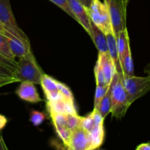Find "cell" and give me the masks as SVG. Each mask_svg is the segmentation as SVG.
Listing matches in <instances>:
<instances>
[{
  "label": "cell",
  "mask_w": 150,
  "mask_h": 150,
  "mask_svg": "<svg viewBox=\"0 0 150 150\" xmlns=\"http://www.w3.org/2000/svg\"><path fill=\"white\" fill-rule=\"evenodd\" d=\"M0 77L15 78V70L11 67L0 64Z\"/></svg>",
  "instance_id": "cell-30"
},
{
  "label": "cell",
  "mask_w": 150,
  "mask_h": 150,
  "mask_svg": "<svg viewBox=\"0 0 150 150\" xmlns=\"http://www.w3.org/2000/svg\"><path fill=\"white\" fill-rule=\"evenodd\" d=\"M0 64H2L4 65L7 66V67H11V68H13L15 70H16V67H17V64H15L13 62H11L10 60L7 59L6 57H4V56L1 55L0 54Z\"/></svg>",
  "instance_id": "cell-32"
},
{
  "label": "cell",
  "mask_w": 150,
  "mask_h": 150,
  "mask_svg": "<svg viewBox=\"0 0 150 150\" xmlns=\"http://www.w3.org/2000/svg\"><path fill=\"white\" fill-rule=\"evenodd\" d=\"M109 85H105V86L97 85L96 90H95V101H94V108L95 109H98V108L100 103L101 100L103 99L105 94L106 93L107 90H108V87H109Z\"/></svg>",
  "instance_id": "cell-22"
},
{
  "label": "cell",
  "mask_w": 150,
  "mask_h": 150,
  "mask_svg": "<svg viewBox=\"0 0 150 150\" xmlns=\"http://www.w3.org/2000/svg\"><path fill=\"white\" fill-rule=\"evenodd\" d=\"M40 85L48 101L57 100L63 98L57 87V80L53 79L48 75L45 74V73L42 75Z\"/></svg>",
  "instance_id": "cell-10"
},
{
  "label": "cell",
  "mask_w": 150,
  "mask_h": 150,
  "mask_svg": "<svg viewBox=\"0 0 150 150\" xmlns=\"http://www.w3.org/2000/svg\"><path fill=\"white\" fill-rule=\"evenodd\" d=\"M7 123V119L4 115L0 114V130H2Z\"/></svg>",
  "instance_id": "cell-35"
},
{
  "label": "cell",
  "mask_w": 150,
  "mask_h": 150,
  "mask_svg": "<svg viewBox=\"0 0 150 150\" xmlns=\"http://www.w3.org/2000/svg\"><path fill=\"white\" fill-rule=\"evenodd\" d=\"M0 54L7 59L10 60L15 64H17V61L16 60V57L13 55L11 49H10V44H9L8 39L6 36L0 34Z\"/></svg>",
  "instance_id": "cell-19"
},
{
  "label": "cell",
  "mask_w": 150,
  "mask_h": 150,
  "mask_svg": "<svg viewBox=\"0 0 150 150\" xmlns=\"http://www.w3.org/2000/svg\"><path fill=\"white\" fill-rule=\"evenodd\" d=\"M116 38H117L119 57H120V64H121L122 60L124 59L125 55L127 54V52L130 50H131L130 49V39H129L127 29H125L122 32H120L118 35V36Z\"/></svg>",
  "instance_id": "cell-15"
},
{
  "label": "cell",
  "mask_w": 150,
  "mask_h": 150,
  "mask_svg": "<svg viewBox=\"0 0 150 150\" xmlns=\"http://www.w3.org/2000/svg\"><path fill=\"white\" fill-rule=\"evenodd\" d=\"M51 118L52 120L53 125L54 127H67V119L66 114H57V113H49Z\"/></svg>",
  "instance_id": "cell-23"
},
{
  "label": "cell",
  "mask_w": 150,
  "mask_h": 150,
  "mask_svg": "<svg viewBox=\"0 0 150 150\" xmlns=\"http://www.w3.org/2000/svg\"><path fill=\"white\" fill-rule=\"evenodd\" d=\"M7 39H8L9 44H10V49H11L15 57H18V59L21 58L27 53V51L29 49H31V48L26 46L25 44L23 43L21 40H19L18 38H7Z\"/></svg>",
  "instance_id": "cell-17"
},
{
  "label": "cell",
  "mask_w": 150,
  "mask_h": 150,
  "mask_svg": "<svg viewBox=\"0 0 150 150\" xmlns=\"http://www.w3.org/2000/svg\"><path fill=\"white\" fill-rule=\"evenodd\" d=\"M45 120V115L42 112L40 111H31L30 113V118L29 120L32 122V124L35 126H39L42 124Z\"/></svg>",
  "instance_id": "cell-28"
},
{
  "label": "cell",
  "mask_w": 150,
  "mask_h": 150,
  "mask_svg": "<svg viewBox=\"0 0 150 150\" xmlns=\"http://www.w3.org/2000/svg\"><path fill=\"white\" fill-rule=\"evenodd\" d=\"M67 1L70 9L76 18V21L83 26L88 35H90L92 22L88 15L87 8L79 0H67Z\"/></svg>",
  "instance_id": "cell-8"
},
{
  "label": "cell",
  "mask_w": 150,
  "mask_h": 150,
  "mask_svg": "<svg viewBox=\"0 0 150 150\" xmlns=\"http://www.w3.org/2000/svg\"><path fill=\"white\" fill-rule=\"evenodd\" d=\"M57 87H58L59 90L60 94L62 96L67 100L70 101L72 103H74V96H73L72 91L70 90V88L65 85L64 83H62V82L57 81Z\"/></svg>",
  "instance_id": "cell-24"
},
{
  "label": "cell",
  "mask_w": 150,
  "mask_h": 150,
  "mask_svg": "<svg viewBox=\"0 0 150 150\" xmlns=\"http://www.w3.org/2000/svg\"><path fill=\"white\" fill-rule=\"evenodd\" d=\"M0 34H1V35H4V36H6L7 38H16V37L14 36L13 35H12L10 32H9L7 30V29H5V27H4V26H3L2 23L0 22Z\"/></svg>",
  "instance_id": "cell-34"
},
{
  "label": "cell",
  "mask_w": 150,
  "mask_h": 150,
  "mask_svg": "<svg viewBox=\"0 0 150 150\" xmlns=\"http://www.w3.org/2000/svg\"><path fill=\"white\" fill-rule=\"evenodd\" d=\"M125 1H126V2H127V4H128V2H129V1H130V0H125Z\"/></svg>",
  "instance_id": "cell-41"
},
{
  "label": "cell",
  "mask_w": 150,
  "mask_h": 150,
  "mask_svg": "<svg viewBox=\"0 0 150 150\" xmlns=\"http://www.w3.org/2000/svg\"><path fill=\"white\" fill-rule=\"evenodd\" d=\"M105 36H106L107 40V45H108V52L115 66L116 71L122 73V67L120 64V57H119L117 38L114 36L113 32L106 34Z\"/></svg>",
  "instance_id": "cell-13"
},
{
  "label": "cell",
  "mask_w": 150,
  "mask_h": 150,
  "mask_svg": "<svg viewBox=\"0 0 150 150\" xmlns=\"http://www.w3.org/2000/svg\"><path fill=\"white\" fill-rule=\"evenodd\" d=\"M15 82H18L16 78L0 77V88L7 84H10V83H15Z\"/></svg>",
  "instance_id": "cell-33"
},
{
  "label": "cell",
  "mask_w": 150,
  "mask_h": 150,
  "mask_svg": "<svg viewBox=\"0 0 150 150\" xmlns=\"http://www.w3.org/2000/svg\"><path fill=\"white\" fill-rule=\"evenodd\" d=\"M122 83L127 92L129 103L131 105L150 91V75L144 77L122 76Z\"/></svg>",
  "instance_id": "cell-5"
},
{
  "label": "cell",
  "mask_w": 150,
  "mask_h": 150,
  "mask_svg": "<svg viewBox=\"0 0 150 150\" xmlns=\"http://www.w3.org/2000/svg\"><path fill=\"white\" fill-rule=\"evenodd\" d=\"M43 74V71L38 65L31 49L17 61L15 78L18 82L27 81L35 84H40L41 79Z\"/></svg>",
  "instance_id": "cell-1"
},
{
  "label": "cell",
  "mask_w": 150,
  "mask_h": 150,
  "mask_svg": "<svg viewBox=\"0 0 150 150\" xmlns=\"http://www.w3.org/2000/svg\"><path fill=\"white\" fill-rule=\"evenodd\" d=\"M62 150H68V149H67V147L65 146V145H64V146L62 148Z\"/></svg>",
  "instance_id": "cell-40"
},
{
  "label": "cell",
  "mask_w": 150,
  "mask_h": 150,
  "mask_svg": "<svg viewBox=\"0 0 150 150\" xmlns=\"http://www.w3.org/2000/svg\"><path fill=\"white\" fill-rule=\"evenodd\" d=\"M136 150H150V142L149 143H144L139 145L136 147Z\"/></svg>",
  "instance_id": "cell-36"
},
{
  "label": "cell",
  "mask_w": 150,
  "mask_h": 150,
  "mask_svg": "<svg viewBox=\"0 0 150 150\" xmlns=\"http://www.w3.org/2000/svg\"><path fill=\"white\" fill-rule=\"evenodd\" d=\"M47 108L49 113H57V114H76V108L74 103L67 100L64 98H62L57 100L48 101Z\"/></svg>",
  "instance_id": "cell-11"
},
{
  "label": "cell",
  "mask_w": 150,
  "mask_h": 150,
  "mask_svg": "<svg viewBox=\"0 0 150 150\" xmlns=\"http://www.w3.org/2000/svg\"><path fill=\"white\" fill-rule=\"evenodd\" d=\"M68 150H91V142L87 131L79 127L72 131L68 144Z\"/></svg>",
  "instance_id": "cell-7"
},
{
  "label": "cell",
  "mask_w": 150,
  "mask_h": 150,
  "mask_svg": "<svg viewBox=\"0 0 150 150\" xmlns=\"http://www.w3.org/2000/svg\"><path fill=\"white\" fill-rule=\"evenodd\" d=\"M16 93L21 99L26 102L37 103L42 101L35 87V83L31 82H21L18 88L16 89Z\"/></svg>",
  "instance_id": "cell-9"
},
{
  "label": "cell",
  "mask_w": 150,
  "mask_h": 150,
  "mask_svg": "<svg viewBox=\"0 0 150 150\" xmlns=\"http://www.w3.org/2000/svg\"><path fill=\"white\" fill-rule=\"evenodd\" d=\"M87 12L91 22L105 35L113 32L108 5L105 1L92 0Z\"/></svg>",
  "instance_id": "cell-4"
},
{
  "label": "cell",
  "mask_w": 150,
  "mask_h": 150,
  "mask_svg": "<svg viewBox=\"0 0 150 150\" xmlns=\"http://www.w3.org/2000/svg\"><path fill=\"white\" fill-rule=\"evenodd\" d=\"M107 3L112 31L117 38L126 27V10L127 3L125 0H104Z\"/></svg>",
  "instance_id": "cell-6"
},
{
  "label": "cell",
  "mask_w": 150,
  "mask_h": 150,
  "mask_svg": "<svg viewBox=\"0 0 150 150\" xmlns=\"http://www.w3.org/2000/svg\"><path fill=\"white\" fill-rule=\"evenodd\" d=\"M66 119H67V127L71 131H73L80 127L81 117L78 115V114H66Z\"/></svg>",
  "instance_id": "cell-21"
},
{
  "label": "cell",
  "mask_w": 150,
  "mask_h": 150,
  "mask_svg": "<svg viewBox=\"0 0 150 150\" xmlns=\"http://www.w3.org/2000/svg\"><path fill=\"white\" fill-rule=\"evenodd\" d=\"M79 1H80L86 8H88V7H89V5H90L91 3H92V0H79Z\"/></svg>",
  "instance_id": "cell-38"
},
{
  "label": "cell",
  "mask_w": 150,
  "mask_h": 150,
  "mask_svg": "<svg viewBox=\"0 0 150 150\" xmlns=\"http://www.w3.org/2000/svg\"><path fill=\"white\" fill-rule=\"evenodd\" d=\"M95 80H96V84L100 85V86H105V85H109L107 83L106 80H105V76H104L103 71L101 66L100 63L97 61L96 65L95 67Z\"/></svg>",
  "instance_id": "cell-25"
},
{
  "label": "cell",
  "mask_w": 150,
  "mask_h": 150,
  "mask_svg": "<svg viewBox=\"0 0 150 150\" xmlns=\"http://www.w3.org/2000/svg\"><path fill=\"white\" fill-rule=\"evenodd\" d=\"M0 22L9 32L24 43L26 46L31 48L29 38L16 22L10 0H0Z\"/></svg>",
  "instance_id": "cell-3"
},
{
  "label": "cell",
  "mask_w": 150,
  "mask_h": 150,
  "mask_svg": "<svg viewBox=\"0 0 150 150\" xmlns=\"http://www.w3.org/2000/svg\"><path fill=\"white\" fill-rule=\"evenodd\" d=\"M55 130L59 137L62 141L64 145L67 146L69 142V140H70V136H71V130L67 127H57V128H55Z\"/></svg>",
  "instance_id": "cell-26"
},
{
  "label": "cell",
  "mask_w": 150,
  "mask_h": 150,
  "mask_svg": "<svg viewBox=\"0 0 150 150\" xmlns=\"http://www.w3.org/2000/svg\"><path fill=\"white\" fill-rule=\"evenodd\" d=\"M95 124L93 118H92V114H89L86 117H81L80 127H82L83 130H85L88 133H89L95 127Z\"/></svg>",
  "instance_id": "cell-27"
},
{
  "label": "cell",
  "mask_w": 150,
  "mask_h": 150,
  "mask_svg": "<svg viewBox=\"0 0 150 150\" xmlns=\"http://www.w3.org/2000/svg\"><path fill=\"white\" fill-rule=\"evenodd\" d=\"M98 62L100 64L101 68H102L103 71L104 76H105L107 83H108V84H110L113 79V76H114V75L116 73V68L108 52H99Z\"/></svg>",
  "instance_id": "cell-12"
},
{
  "label": "cell",
  "mask_w": 150,
  "mask_h": 150,
  "mask_svg": "<svg viewBox=\"0 0 150 150\" xmlns=\"http://www.w3.org/2000/svg\"><path fill=\"white\" fill-rule=\"evenodd\" d=\"M91 114H92V118H93L94 122H95V125H103L104 118H103L102 116L100 114L98 109H95L94 108L92 112L91 113Z\"/></svg>",
  "instance_id": "cell-31"
},
{
  "label": "cell",
  "mask_w": 150,
  "mask_h": 150,
  "mask_svg": "<svg viewBox=\"0 0 150 150\" xmlns=\"http://www.w3.org/2000/svg\"><path fill=\"white\" fill-rule=\"evenodd\" d=\"M111 108L113 117L122 119L130 106L122 83V73L116 71L111 80Z\"/></svg>",
  "instance_id": "cell-2"
},
{
  "label": "cell",
  "mask_w": 150,
  "mask_h": 150,
  "mask_svg": "<svg viewBox=\"0 0 150 150\" xmlns=\"http://www.w3.org/2000/svg\"><path fill=\"white\" fill-rule=\"evenodd\" d=\"M144 73H146V74L150 75V62L146 66V67H145L144 70Z\"/></svg>",
  "instance_id": "cell-39"
},
{
  "label": "cell",
  "mask_w": 150,
  "mask_h": 150,
  "mask_svg": "<svg viewBox=\"0 0 150 150\" xmlns=\"http://www.w3.org/2000/svg\"><path fill=\"white\" fill-rule=\"evenodd\" d=\"M121 67L123 76H134V64L132 58L131 50H130L125 55L121 63Z\"/></svg>",
  "instance_id": "cell-20"
},
{
  "label": "cell",
  "mask_w": 150,
  "mask_h": 150,
  "mask_svg": "<svg viewBox=\"0 0 150 150\" xmlns=\"http://www.w3.org/2000/svg\"><path fill=\"white\" fill-rule=\"evenodd\" d=\"M89 36L93 40L95 46L100 53L108 52L106 36L100 29H98L92 23H91V33Z\"/></svg>",
  "instance_id": "cell-14"
},
{
  "label": "cell",
  "mask_w": 150,
  "mask_h": 150,
  "mask_svg": "<svg viewBox=\"0 0 150 150\" xmlns=\"http://www.w3.org/2000/svg\"><path fill=\"white\" fill-rule=\"evenodd\" d=\"M0 150H9L1 134H0Z\"/></svg>",
  "instance_id": "cell-37"
},
{
  "label": "cell",
  "mask_w": 150,
  "mask_h": 150,
  "mask_svg": "<svg viewBox=\"0 0 150 150\" xmlns=\"http://www.w3.org/2000/svg\"><path fill=\"white\" fill-rule=\"evenodd\" d=\"M49 1H51V2L55 4L57 6H58L59 8H61L62 10H64L67 14H68L70 17H72L74 20H76V18H75L74 15H73L71 9H70L67 0H49Z\"/></svg>",
  "instance_id": "cell-29"
},
{
  "label": "cell",
  "mask_w": 150,
  "mask_h": 150,
  "mask_svg": "<svg viewBox=\"0 0 150 150\" xmlns=\"http://www.w3.org/2000/svg\"><path fill=\"white\" fill-rule=\"evenodd\" d=\"M89 134L91 142V150H95L99 148L103 144L104 140L105 132L103 125H95Z\"/></svg>",
  "instance_id": "cell-16"
},
{
  "label": "cell",
  "mask_w": 150,
  "mask_h": 150,
  "mask_svg": "<svg viewBox=\"0 0 150 150\" xmlns=\"http://www.w3.org/2000/svg\"><path fill=\"white\" fill-rule=\"evenodd\" d=\"M111 83H110L109 87L107 90L106 93L101 100L100 103L98 110L100 114H101L103 118L105 119L108 116L109 113H111Z\"/></svg>",
  "instance_id": "cell-18"
}]
</instances>
